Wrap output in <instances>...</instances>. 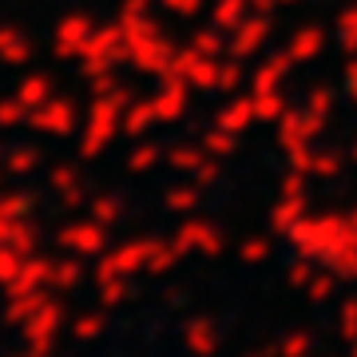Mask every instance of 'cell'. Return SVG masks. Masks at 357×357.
<instances>
[{"label":"cell","mask_w":357,"mask_h":357,"mask_svg":"<svg viewBox=\"0 0 357 357\" xmlns=\"http://www.w3.org/2000/svg\"><path fill=\"white\" fill-rule=\"evenodd\" d=\"M342 36H345V44H357V8H354V13H345V20H342Z\"/></svg>","instance_id":"obj_1"},{"label":"cell","mask_w":357,"mask_h":357,"mask_svg":"<svg viewBox=\"0 0 357 357\" xmlns=\"http://www.w3.org/2000/svg\"><path fill=\"white\" fill-rule=\"evenodd\" d=\"M349 91H354V100H357V68L349 72Z\"/></svg>","instance_id":"obj_2"}]
</instances>
